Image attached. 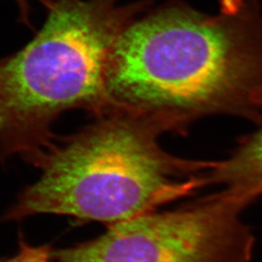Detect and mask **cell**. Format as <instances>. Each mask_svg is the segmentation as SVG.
Returning <instances> with one entry per match:
<instances>
[{"label": "cell", "instance_id": "obj_1", "mask_svg": "<svg viewBox=\"0 0 262 262\" xmlns=\"http://www.w3.org/2000/svg\"><path fill=\"white\" fill-rule=\"evenodd\" d=\"M111 112L183 134L216 115L262 122L260 0H220L215 14L168 0L122 31L106 70Z\"/></svg>", "mask_w": 262, "mask_h": 262}, {"label": "cell", "instance_id": "obj_2", "mask_svg": "<svg viewBox=\"0 0 262 262\" xmlns=\"http://www.w3.org/2000/svg\"><path fill=\"white\" fill-rule=\"evenodd\" d=\"M154 118L114 111L71 136L57 139L38 161L37 181L5 215H67L108 225L157 211L211 185L215 161L175 157Z\"/></svg>", "mask_w": 262, "mask_h": 262}, {"label": "cell", "instance_id": "obj_3", "mask_svg": "<svg viewBox=\"0 0 262 262\" xmlns=\"http://www.w3.org/2000/svg\"><path fill=\"white\" fill-rule=\"evenodd\" d=\"M151 0H53L47 19L19 51L0 58V159L36 166L56 143L53 126L81 109L111 111L106 70L114 45Z\"/></svg>", "mask_w": 262, "mask_h": 262}, {"label": "cell", "instance_id": "obj_4", "mask_svg": "<svg viewBox=\"0 0 262 262\" xmlns=\"http://www.w3.org/2000/svg\"><path fill=\"white\" fill-rule=\"evenodd\" d=\"M249 204L221 191L173 211L108 225L103 234L53 252L54 262H250L253 239L240 220Z\"/></svg>", "mask_w": 262, "mask_h": 262}, {"label": "cell", "instance_id": "obj_5", "mask_svg": "<svg viewBox=\"0 0 262 262\" xmlns=\"http://www.w3.org/2000/svg\"><path fill=\"white\" fill-rule=\"evenodd\" d=\"M238 141L231 155L215 161L212 185H220L249 205L262 195V122Z\"/></svg>", "mask_w": 262, "mask_h": 262}, {"label": "cell", "instance_id": "obj_6", "mask_svg": "<svg viewBox=\"0 0 262 262\" xmlns=\"http://www.w3.org/2000/svg\"><path fill=\"white\" fill-rule=\"evenodd\" d=\"M3 262H54L53 252L47 246L34 247L20 240L19 251Z\"/></svg>", "mask_w": 262, "mask_h": 262}, {"label": "cell", "instance_id": "obj_7", "mask_svg": "<svg viewBox=\"0 0 262 262\" xmlns=\"http://www.w3.org/2000/svg\"><path fill=\"white\" fill-rule=\"evenodd\" d=\"M19 10V21L30 27V15H31V5L33 1L42 4L44 7H47L51 0H13Z\"/></svg>", "mask_w": 262, "mask_h": 262}]
</instances>
